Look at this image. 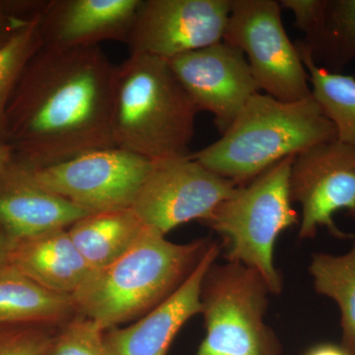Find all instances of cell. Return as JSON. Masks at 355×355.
Here are the masks:
<instances>
[{"mask_svg":"<svg viewBox=\"0 0 355 355\" xmlns=\"http://www.w3.org/2000/svg\"><path fill=\"white\" fill-rule=\"evenodd\" d=\"M116 65L99 46H43L26 65L6 114V140L34 168L114 146L112 110Z\"/></svg>","mask_w":355,"mask_h":355,"instance_id":"6da1fadb","label":"cell"},{"mask_svg":"<svg viewBox=\"0 0 355 355\" xmlns=\"http://www.w3.org/2000/svg\"><path fill=\"white\" fill-rule=\"evenodd\" d=\"M214 244L209 239L177 244L146 227L127 253L93 270L71 296L77 314L104 331L144 316L184 284Z\"/></svg>","mask_w":355,"mask_h":355,"instance_id":"7a4b0ae2","label":"cell"},{"mask_svg":"<svg viewBox=\"0 0 355 355\" xmlns=\"http://www.w3.org/2000/svg\"><path fill=\"white\" fill-rule=\"evenodd\" d=\"M336 139L335 125L312 95L284 102L258 93L220 139L191 157L242 187L284 159Z\"/></svg>","mask_w":355,"mask_h":355,"instance_id":"3957f363","label":"cell"},{"mask_svg":"<svg viewBox=\"0 0 355 355\" xmlns=\"http://www.w3.org/2000/svg\"><path fill=\"white\" fill-rule=\"evenodd\" d=\"M198 113L166 60L130 55L116 65L112 110L114 146L153 162L186 157Z\"/></svg>","mask_w":355,"mask_h":355,"instance_id":"277c9868","label":"cell"},{"mask_svg":"<svg viewBox=\"0 0 355 355\" xmlns=\"http://www.w3.org/2000/svg\"><path fill=\"white\" fill-rule=\"evenodd\" d=\"M294 157L284 159L238 187L203 222L223 239L226 260L256 270L272 294L284 289L282 272L275 263V244L282 233L300 222L289 191Z\"/></svg>","mask_w":355,"mask_h":355,"instance_id":"5b68a950","label":"cell"},{"mask_svg":"<svg viewBox=\"0 0 355 355\" xmlns=\"http://www.w3.org/2000/svg\"><path fill=\"white\" fill-rule=\"evenodd\" d=\"M270 294L256 270L214 261L203 279L205 336L196 355H280L277 336L266 323Z\"/></svg>","mask_w":355,"mask_h":355,"instance_id":"8992f818","label":"cell"},{"mask_svg":"<svg viewBox=\"0 0 355 355\" xmlns=\"http://www.w3.org/2000/svg\"><path fill=\"white\" fill-rule=\"evenodd\" d=\"M275 0H231L223 41L244 53L260 90L284 102L311 96L309 76Z\"/></svg>","mask_w":355,"mask_h":355,"instance_id":"52a82bcc","label":"cell"},{"mask_svg":"<svg viewBox=\"0 0 355 355\" xmlns=\"http://www.w3.org/2000/svg\"><path fill=\"white\" fill-rule=\"evenodd\" d=\"M237 188L233 182L193 160L190 154L153 162L132 209L146 227L166 236L187 222L207 221Z\"/></svg>","mask_w":355,"mask_h":355,"instance_id":"ba28073f","label":"cell"},{"mask_svg":"<svg viewBox=\"0 0 355 355\" xmlns=\"http://www.w3.org/2000/svg\"><path fill=\"white\" fill-rule=\"evenodd\" d=\"M153 161L113 146L64 162L31 168L35 179L53 193L90 212L132 207Z\"/></svg>","mask_w":355,"mask_h":355,"instance_id":"9c48e42d","label":"cell"},{"mask_svg":"<svg viewBox=\"0 0 355 355\" xmlns=\"http://www.w3.org/2000/svg\"><path fill=\"white\" fill-rule=\"evenodd\" d=\"M292 202L301 205L299 238L312 239L326 228L338 239H352L334 216L345 211L355 220V148L338 140L326 142L298 154L289 176Z\"/></svg>","mask_w":355,"mask_h":355,"instance_id":"30bf717a","label":"cell"},{"mask_svg":"<svg viewBox=\"0 0 355 355\" xmlns=\"http://www.w3.org/2000/svg\"><path fill=\"white\" fill-rule=\"evenodd\" d=\"M230 9L231 0H141L125 44L168 62L223 41Z\"/></svg>","mask_w":355,"mask_h":355,"instance_id":"8fae6325","label":"cell"},{"mask_svg":"<svg viewBox=\"0 0 355 355\" xmlns=\"http://www.w3.org/2000/svg\"><path fill=\"white\" fill-rule=\"evenodd\" d=\"M168 64L198 112L214 114L221 135L260 93L244 53L224 41L184 53Z\"/></svg>","mask_w":355,"mask_h":355,"instance_id":"7c38bea8","label":"cell"},{"mask_svg":"<svg viewBox=\"0 0 355 355\" xmlns=\"http://www.w3.org/2000/svg\"><path fill=\"white\" fill-rule=\"evenodd\" d=\"M141 0H51L40 12L43 46L83 49L125 43Z\"/></svg>","mask_w":355,"mask_h":355,"instance_id":"4fadbf2b","label":"cell"},{"mask_svg":"<svg viewBox=\"0 0 355 355\" xmlns=\"http://www.w3.org/2000/svg\"><path fill=\"white\" fill-rule=\"evenodd\" d=\"M220 250L214 243L184 284L139 321L105 331L106 355H167L184 324L202 312L203 279Z\"/></svg>","mask_w":355,"mask_h":355,"instance_id":"5bb4252c","label":"cell"},{"mask_svg":"<svg viewBox=\"0 0 355 355\" xmlns=\"http://www.w3.org/2000/svg\"><path fill=\"white\" fill-rule=\"evenodd\" d=\"M89 214L42 186L31 168L15 157L0 172V230L11 243L69 228Z\"/></svg>","mask_w":355,"mask_h":355,"instance_id":"9a60e30c","label":"cell"},{"mask_svg":"<svg viewBox=\"0 0 355 355\" xmlns=\"http://www.w3.org/2000/svg\"><path fill=\"white\" fill-rule=\"evenodd\" d=\"M8 265L46 291L67 296L73 295L92 272L69 228L12 243Z\"/></svg>","mask_w":355,"mask_h":355,"instance_id":"2e32d148","label":"cell"},{"mask_svg":"<svg viewBox=\"0 0 355 355\" xmlns=\"http://www.w3.org/2000/svg\"><path fill=\"white\" fill-rule=\"evenodd\" d=\"M146 226L132 207L91 212L69 228L70 238L93 270L127 253Z\"/></svg>","mask_w":355,"mask_h":355,"instance_id":"e0dca14e","label":"cell"},{"mask_svg":"<svg viewBox=\"0 0 355 355\" xmlns=\"http://www.w3.org/2000/svg\"><path fill=\"white\" fill-rule=\"evenodd\" d=\"M71 296L46 291L7 265L0 268V326H62L76 315Z\"/></svg>","mask_w":355,"mask_h":355,"instance_id":"ac0fdd59","label":"cell"},{"mask_svg":"<svg viewBox=\"0 0 355 355\" xmlns=\"http://www.w3.org/2000/svg\"><path fill=\"white\" fill-rule=\"evenodd\" d=\"M312 85L311 95L336 130V140L355 148V76L316 64L303 41L295 44Z\"/></svg>","mask_w":355,"mask_h":355,"instance_id":"d6986e66","label":"cell"},{"mask_svg":"<svg viewBox=\"0 0 355 355\" xmlns=\"http://www.w3.org/2000/svg\"><path fill=\"white\" fill-rule=\"evenodd\" d=\"M352 240V248L345 254H313L309 273L316 293L338 305L340 345L355 355V235Z\"/></svg>","mask_w":355,"mask_h":355,"instance_id":"ffe728a7","label":"cell"},{"mask_svg":"<svg viewBox=\"0 0 355 355\" xmlns=\"http://www.w3.org/2000/svg\"><path fill=\"white\" fill-rule=\"evenodd\" d=\"M302 41L317 64L338 73L355 58V0H327L319 30Z\"/></svg>","mask_w":355,"mask_h":355,"instance_id":"44dd1931","label":"cell"},{"mask_svg":"<svg viewBox=\"0 0 355 355\" xmlns=\"http://www.w3.org/2000/svg\"><path fill=\"white\" fill-rule=\"evenodd\" d=\"M40 12L22 26L0 50V139L2 140H6L7 109L14 90L26 65L43 46L40 32Z\"/></svg>","mask_w":355,"mask_h":355,"instance_id":"7402d4cb","label":"cell"},{"mask_svg":"<svg viewBox=\"0 0 355 355\" xmlns=\"http://www.w3.org/2000/svg\"><path fill=\"white\" fill-rule=\"evenodd\" d=\"M105 331L80 314L58 327L43 355H106Z\"/></svg>","mask_w":355,"mask_h":355,"instance_id":"603a6c76","label":"cell"},{"mask_svg":"<svg viewBox=\"0 0 355 355\" xmlns=\"http://www.w3.org/2000/svg\"><path fill=\"white\" fill-rule=\"evenodd\" d=\"M57 330L44 324L0 326V355H43Z\"/></svg>","mask_w":355,"mask_h":355,"instance_id":"cb8c5ba5","label":"cell"},{"mask_svg":"<svg viewBox=\"0 0 355 355\" xmlns=\"http://www.w3.org/2000/svg\"><path fill=\"white\" fill-rule=\"evenodd\" d=\"M43 2L0 1V50L8 44L15 33L40 12Z\"/></svg>","mask_w":355,"mask_h":355,"instance_id":"d4e9b609","label":"cell"},{"mask_svg":"<svg viewBox=\"0 0 355 355\" xmlns=\"http://www.w3.org/2000/svg\"><path fill=\"white\" fill-rule=\"evenodd\" d=\"M279 3L293 14L295 27L305 34L304 41L312 39L323 21L327 0H280Z\"/></svg>","mask_w":355,"mask_h":355,"instance_id":"484cf974","label":"cell"},{"mask_svg":"<svg viewBox=\"0 0 355 355\" xmlns=\"http://www.w3.org/2000/svg\"><path fill=\"white\" fill-rule=\"evenodd\" d=\"M304 355H352L342 345L333 343H322L313 345Z\"/></svg>","mask_w":355,"mask_h":355,"instance_id":"4316f807","label":"cell"},{"mask_svg":"<svg viewBox=\"0 0 355 355\" xmlns=\"http://www.w3.org/2000/svg\"><path fill=\"white\" fill-rule=\"evenodd\" d=\"M14 159V153L10 146L6 140L0 139V172L12 162Z\"/></svg>","mask_w":355,"mask_h":355,"instance_id":"83f0119b","label":"cell"},{"mask_svg":"<svg viewBox=\"0 0 355 355\" xmlns=\"http://www.w3.org/2000/svg\"><path fill=\"white\" fill-rule=\"evenodd\" d=\"M11 246H12V243L0 230V268L8 265L9 253H10Z\"/></svg>","mask_w":355,"mask_h":355,"instance_id":"f1b7e54d","label":"cell"}]
</instances>
